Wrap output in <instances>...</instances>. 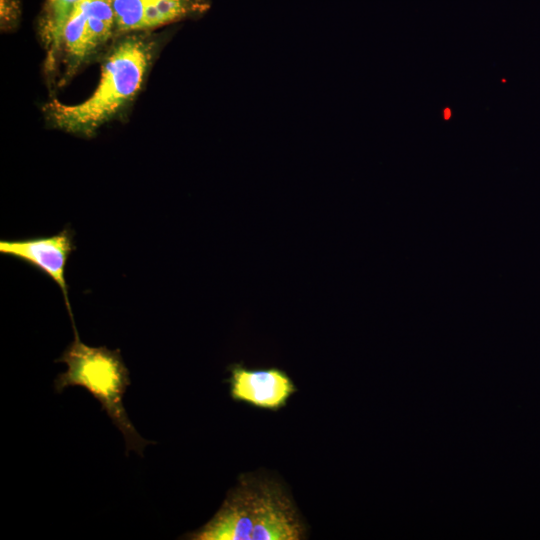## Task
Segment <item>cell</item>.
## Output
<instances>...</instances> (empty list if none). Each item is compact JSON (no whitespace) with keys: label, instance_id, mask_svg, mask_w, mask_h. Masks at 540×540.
I'll return each mask as SVG.
<instances>
[{"label":"cell","instance_id":"6da1fadb","mask_svg":"<svg viewBox=\"0 0 540 540\" xmlns=\"http://www.w3.org/2000/svg\"><path fill=\"white\" fill-rule=\"evenodd\" d=\"M306 528L296 506L276 481L242 475L215 515L188 533L193 540H300Z\"/></svg>","mask_w":540,"mask_h":540},{"label":"cell","instance_id":"7a4b0ae2","mask_svg":"<svg viewBox=\"0 0 540 540\" xmlns=\"http://www.w3.org/2000/svg\"><path fill=\"white\" fill-rule=\"evenodd\" d=\"M152 49L138 37L121 41L109 54L92 94L76 104L53 100L46 115L58 129L78 135H92L113 118L138 93L143 83Z\"/></svg>","mask_w":540,"mask_h":540},{"label":"cell","instance_id":"3957f363","mask_svg":"<svg viewBox=\"0 0 540 540\" xmlns=\"http://www.w3.org/2000/svg\"><path fill=\"white\" fill-rule=\"evenodd\" d=\"M71 323L74 340L56 360L67 365V370L54 380L56 392L61 393L68 386H81L88 390L122 433L126 454L134 450L142 455L144 447L153 442L141 437L124 408L123 396L130 385V378L120 350L84 344L74 320Z\"/></svg>","mask_w":540,"mask_h":540},{"label":"cell","instance_id":"277c9868","mask_svg":"<svg viewBox=\"0 0 540 540\" xmlns=\"http://www.w3.org/2000/svg\"><path fill=\"white\" fill-rule=\"evenodd\" d=\"M116 32L111 0H80L64 26L61 47L76 66Z\"/></svg>","mask_w":540,"mask_h":540},{"label":"cell","instance_id":"5b68a950","mask_svg":"<svg viewBox=\"0 0 540 540\" xmlns=\"http://www.w3.org/2000/svg\"><path fill=\"white\" fill-rule=\"evenodd\" d=\"M74 250L73 232L68 228L51 236L0 241L2 254L32 265L58 285L62 291L70 320H73L74 317L69 302L65 270L68 259Z\"/></svg>","mask_w":540,"mask_h":540},{"label":"cell","instance_id":"8992f818","mask_svg":"<svg viewBox=\"0 0 540 540\" xmlns=\"http://www.w3.org/2000/svg\"><path fill=\"white\" fill-rule=\"evenodd\" d=\"M117 32L143 31L205 12L208 0H111Z\"/></svg>","mask_w":540,"mask_h":540},{"label":"cell","instance_id":"52a82bcc","mask_svg":"<svg viewBox=\"0 0 540 540\" xmlns=\"http://www.w3.org/2000/svg\"><path fill=\"white\" fill-rule=\"evenodd\" d=\"M231 397L262 409L284 407L296 391L290 377L278 368L248 369L241 364L229 367Z\"/></svg>","mask_w":540,"mask_h":540},{"label":"cell","instance_id":"ba28073f","mask_svg":"<svg viewBox=\"0 0 540 540\" xmlns=\"http://www.w3.org/2000/svg\"><path fill=\"white\" fill-rule=\"evenodd\" d=\"M80 0H47L40 23V30L51 56L61 47L62 34L67 19Z\"/></svg>","mask_w":540,"mask_h":540}]
</instances>
